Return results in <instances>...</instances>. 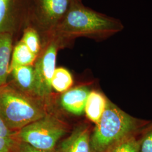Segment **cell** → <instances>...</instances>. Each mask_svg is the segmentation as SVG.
<instances>
[{
    "instance_id": "2e32d148",
    "label": "cell",
    "mask_w": 152,
    "mask_h": 152,
    "mask_svg": "<svg viewBox=\"0 0 152 152\" xmlns=\"http://www.w3.org/2000/svg\"><path fill=\"white\" fill-rule=\"evenodd\" d=\"M131 136L121 141L105 152H139L140 137Z\"/></svg>"
},
{
    "instance_id": "ac0fdd59",
    "label": "cell",
    "mask_w": 152,
    "mask_h": 152,
    "mask_svg": "<svg viewBox=\"0 0 152 152\" xmlns=\"http://www.w3.org/2000/svg\"><path fill=\"white\" fill-rule=\"evenodd\" d=\"M19 140L17 137H0V152H16Z\"/></svg>"
},
{
    "instance_id": "8992f818",
    "label": "cell",
    "mask_w": 152,
    "mask_h": 152,
    "mask_svg": "<svg viewBox=\"0 0 152 152\" xmlns=\"http://www.w3.org/2000/svg\"><path fill=\"white\" fill-rule=\"evenodd\" d=\"M63 47L60 41L52 37L45 39L43 48L33 64L36 81V96L47 100L52 92L51 79L56 68V55Z\"/></svg>"
},
{
    "instance_id": "44dd1931",
    "label": "cell",
    "mask_w": 152,
    "mask_h": 152,
    "mask_svg": "<svg viewBox=\"0 0 152 152\" xmlns=\"http://www.w3.org/2000/svg\"><path fill=\"white\" fill-rule=\"evenodd\" d=\"M76 2H82L81 0H73Z\"/></svg>"
},
{
    "instance_id": "7c38bea8",
    "label": "cell",
    "mask_w": 152,
    "mask_h": 152,
    "mask_svg": "<svg viewBox=\"0 0 152 152\" xmlns=\"http://www.w3.org/2000/svg\"><path fill=\"white\" fill-rule=\"evenodd\" d=\"M107 102L108 100L100 92L90 91L85 108L87 118L95 124H97L103 114Z\"/></svg>"
},
{
    "instance_id": "52a82bcc",
    "label": "cell",
    "mask_w": 152,
    "mask_h": 152,
    "mask_svg": "<svg viewBox=\"0 0 152 152\" xmlns=\"http://www.w3.org/2000/svg\"><path fill=\"white\" fill-rule=\"evenodd\" d=\"M90 126L82 124L77 126L71 135L61 141L57 149L58 152H93L90 136Z\"/></svg>"
},
{
    "instance_id": "ba28073f",
    "label": "cell",
    "mask_w": 152,
    "mask_h": 152,
    "mask_svg": "<svg viewBox=\"0 0 152 152\" xmlns=\"http://www.w3.org/2000/svg\"><path fill=\"white\" fill-rule=\"evenodd\" d=\"M90 92V90L86 86H79L68 90L61 95L60 105L67 112L80 115L85 112Z\"/></svg>"
},
{
    "instance_id": "6da1fadb",
    "label": "cell",
    "mask_w": 152,
    "mask_h": 152,
    "mask_svg": "<svg viewBox=\"0 0 152 152\" xmlns=\"http://www.w3.org/2000/svg\"><path fill=\"white\" fill-rule=\"evenodd\" d=\"M124 29L120 19L95 11L82 2H73L63 19L44 37L56 38L64 46L78 37L104 40Z\"/></svg>"
},
{
    "instance_id": "4fadbf2b",
    "label": "cell",
    "mask_w": 152,
    "mask_h": 152,
    "mask_svg": "<svg viewBox=\"0 0 152 152\" xmlns=\"http://www.w3.org/2000/svg\"><path fill=\"white\" fill-rule=\"evenodd\" d=\"M37 56L32 53L20 40L12 50L9 74L15 68L21 66L33 65Z\"/></svg>"
},
{
    "instance_id": "3957f363",
    "label": "cell",
    "mask_w": 152,
    "mask_h": 152,
    "mask_svg": "<svg viewBox=\"0 0 152 152\" xmlns=\"http://www.w3.org/2000/svg\"><path fill=\"white\" fill-rule=\"evenodd\" d=\"M47 113L42 99L7 84L0 87V118L10 130L18 132Z\"/></svg>"
},
{
    "instance_id": "30bf717a",
    "label": "cell",
    "mask_w": 152,
    "mask_h": 152,
    "mask_svg": "<svg viewBox=\"0 0 152 152\" xmlns=\"http://www.w3.org/2000/svg\"><path fill=\"white\" fill-rule=\"evenodd\" d=\"M18 0H0V33L15 31L18 19Z\"/></svg>"
},
{
    "instance_id": "e0dca14e",
    "label": "cell",
    "mask_w": 152,
    "mask_h": 152,
    "mask_svg": "<svg viewBox=\"0 0 152 152\" xmlns=\"http://www.w3.org/2000/svg\"><path fill=\"white\" fill-rule=\"evenodd\" d=\"M140 140L139 152H152V122L142 131Z\"/></svg>"
},
{
    "instance_id": "7a4b0ae2",
    "label": "cell",
    "mask_w": 152,
    "mask_h": 152,
    "mask_svg": "<svg viewBox=\"0 0 152 152\" xmlns=\"http://www.w3.org/2000/svg\"><path fill=\"white\" fill-rule=\"evenodd\" d=\"M149 124L128 114L108 100L103 114L91 134L92 152H107L121 141L140 135Z\"/></svg>"
},
{
    "instance_id": "8fae6325",
    "label": "cell",
    "mask_w": 152,
    "mask_h": 152,
    "mask_svg": "<svg viewBox=\"0 0 152 152\" xmlns=\"http://www.w3.org/2000/svg\"><path fill=\"white\" fill-rule=\"evenodd\" d=\"M10 33H0V87L5 85L9 74L12 52V36Z\"/></svg>"
},
{
    "instance_id": "9c48e42d",
    "label": "cell",
    "mask_w": 152,
    "mask_h": 152,
    "mask_svg": "<svg viewBox=\"0 0 152 152\" xmlns=\"http://www.w3.org/2000/svg\"><path fill=\"white\" fill-rule=\"evenodd\" d=\"M16 88L33 97L36 95V81L33 65L18 66L11 71Z\"/></svg>"
},
{
    "instance_id": "277c9868",
    "label": "cell",
    "mask_w": 152,
    "mask_h": 152,
    "mask_svg": "<svg viewBox=\"0 0 152 152\" xmlns=\"http://www.w3.org/2000/svg\"><path fill=\"white\" fill-rule=\"evenodd\" d=\"M69 127L56 116L47 113L44 117L22 128L17 132L20 141L36 149L54 151L58 142L68 132Z\"/></svg>"
},
{
    "instance_id": "ffe728a7",
    "label": "cell",
    "mask_w": 152,
    "mask_h": 152,
    "mask_svg": "<svg viewBox=\"0 0 152 152\" xmlns=\"http://www.w3.org/2000/svg\"><path fill=\"white\" fill-rule=\"evenodd\" d=\"M17 132L9 129L5 125L2 120L0 118V137H16Z\"/></svg>"
},
{
    "instance_id": "5bb4252c",
    "label": "cell",
    "mask_w": 152,
    "mask_h": 152,
    "mask_svg": "<svg viewBox=\"0 0 152 152\" xmlns=\"http://www.w3.org/2000/svg\"><path fill=\"white\" fill-rule=\"evenodd\" d=\"M73 80L71 73L64 68L55 69L51 79V87L59 92L68 91L72 86Z\"/></svg>"
},
{
    "instance_id": "d6986e66",
    "label": "cell",
    "mask_w": 152,
    "mask_h": 152,
    "mask_svg": "<svg viewBox=\"0 0 152 152\" xmlns=\"http://www.w3.org/2000/svg\"><path fill=\"white\" fill-rule=\"evenodd\" d=\"M16 152H58L56 150L54 151H43L36 149L31 146L27 143L19 141L17 147Z\"/></svg>"
},
{
    "instance_id": "5b68a950",
    "label": "cell",
    "mask_w": 152,
    "mask_h": 152,
    "mask_svg": "<svg viewBox=\"0 0 152 152\" xmlns=\"http://www.w3.org/2000/svg\"><path fill=\"white\" fill-rule=\"evenodd\" d=\"M73 0H31L27 10L28 26L35 28L45 36L63 19Z\"/></svg>"
},
{
    "instance_id": "9a60e30c",
    "label": "cell",
    "mask_w": 152,
    "mask_h": 152,
    "mask_svg": "<svg viewBox=\"0 0 152 152\" xmlns=\"http://www.w3.org/2000/svg\"><path fill=\"white\" fill-rule=\"evenodd\" d=\"M21 41L32 53L38 56L42 49V45L39 33L35 28L31 26L26 28Z\"/></svg>"
}]
</instances>
